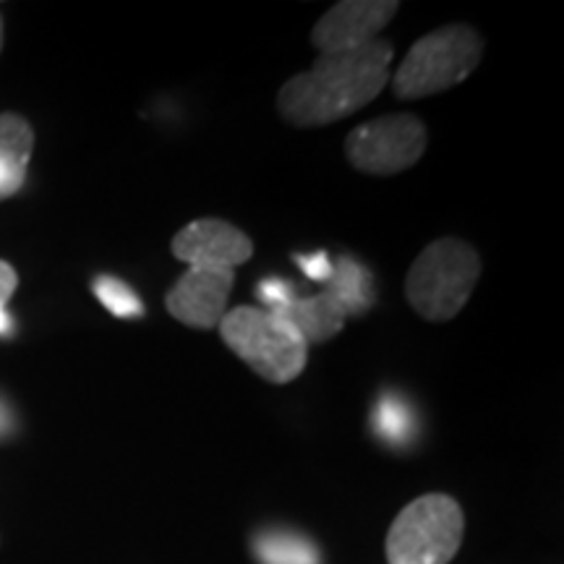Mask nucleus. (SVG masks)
Segmentation results:
<instances>
[{"label":"nucleus","instance_id":"2eb2a0df","mask_svg":"<svg viewBox=\"0 0 564 564\" xmlns=\"http://www.w3.org/2000/svg\"><path fill=\"white\" fill-rule=\"evenodd\" d=\"M91 291H95V295L110 314L121 316V319H133V316L144 314V303H141L139 295L123 280L97 278Z\"/></svg>","mask_w":564,"mask_h":564},{"label":"nucleus","instance_id":"4468645a","mask_svg":"<svg viewBox=\"0 0 564 564\" xmlns=\"http://www.w3.org/2000/svg\"><path fill=\"white\" fill-rule=\"evenodd\" d=\"M253 552L262 564H322L319 549L306 535L291 531H267L257 535Z\"/></svg>","mask_w":564,"mask_h":564},{"label":"nucleus","instance_id":"39448f33","mask_svg":"<svg viewBox=\"0 0 564 564\" xmlns=\"http://www.w3.org/2000/svg\"><path fill=\"white\" fill-rule=\"evenodd\" d=\"M463 510L444 494H426L398 514L387 533L390 564H447L463 541Z\"/></svg>","mask_w":564,"mask_h":564},{"label":"nucleus","instance_id":"20e7f679","mask_svg":"<svg viewBox=\"0 0 564 564\" xmlns=\"http://www.w3.org/2000/svg\"><path fill=\"white\" fill-rule=\"evenodd\" d=\"M481 53V40L468 26L436 30L411 47L394 74V91L400 100H419L455 87L474 74Z\"/></svg>","mask_w":564,"mask_h":564},{"label":"nucleus","instance_id":"f8f14e48","mask_svg":"<svg viewBox=\"0 0 564 564\" xmlns=\"http://www.w3.org/2000/svg\"><path fill=\"white\" fill-rule=\"evenodd\" d=\"M324 293H329L340 303L345 316L369 312L373 303V280L369 267L352 257H343L340 262L333 264V278L327 280Z\"/></svg>","mask_w":564,"mask_h":564},{"label":"nucleus","instance_id":"aec40b11","mask_svg":"<svg viewBox=\"0 0 564 564\" xmlns=\"http://www.w3.org/2000/svg\"><path fill=\"white\" fill-rule=\"evenodd\" d=\"M9 429H11V413H9V408L0 403V434H6Z\"/></svg>","mask_w":564,"mask_h":564},{"label":"nucleus","instance_id":"ddd939ff","mask_svg":"<svg viewBox=\"0 0 564 564\" xmlns=\"http://www.w3.org/2000/svg\"><path fill=\"white\" fill-rule=\"evenodd\" d=\"M371 432L390 447H408L419 432L413 405L400 392L387 390L371 411Z\"/></svg>","mask_w":564,"mask_h":564},{"label":"nucleus","instance_id":"9d476101","mask_svg":"<svg viewBox=\"0 0 564 564\" xmlns=\"http://www.w3.org/2000/svg\"><path fill=\"white\" fill-rule=\"evenodd\" d=\"M34 133L24 118L3 112L0 116V199H9L24 186Z\"/></svg>","mask_w":564,"mask_h":564},{"label":"nucleus","instance_id":"7ed1b4c3","mask_svg":"<svg viewBox=\"0 0 564 564\" xmlns=\"http://www.w3.org/2000/svg\"><path fill=\"white\" fill-rule=\"evenodd\" d=\"M223 340L267 382H293L303 371L308 345L285 319L264 308L241 306L220 319Z\"/></svg>","mask_w":564,"mask_h":564},{"label":"nucleus","instance_id":"f257e3e1","mask_svg":"<svg viewBox=\"0 0 564 564\" xmlns=\"http://www.w3.org/2000/svg\"><path fill=\"white\" fill-rule=\"evenodd\" d=\"M392 45L373 40L348 53H322L278 95L280 116L293 126H327L352 116L384 89Z\"/></svg>","mask_w":564,"mask_h":564},{"label":"nucleus","instance_id":"0eeeda50","mask_svg":"<svg viewBox=\"0 0 564 564\" xmlns=\"http://www.w3.org/2000/svg\"><path fill=\"white\" fill-rule=\"evenodd\" d=\"M398 3L387 0H348L337 3L314 26V45L322 53H348L369 45L390 24Z\"/></svg>","mask_w":564,"mask_h":564},{"label":"nucleus","instance_id":"a211bd4d","mask_svg":"<svg viewBox=\"0 0 564 564\" xmlns=\"http://www.w3.org/2000/svg\"><path fill=\"white\" fill-rule=\"evenodd\" d=\"M17 272H13L11 264L0 262V306H6L9 303V299L13 295V291H17Z\"/></svg>","mask_w":564,"mask_h":564},{"label":"nucleus","instance_id":"f3484780","mask_svg":"<svg viewBox=\"0 0 564 564\" xmlns=\"http://www.w3.org/2000/svg\"><path fill=\"white\" fill-rule=\"evenodd\" d=\"M295 262H299L301 272L306 274L308 280H314V282H327L329 278H333V262H329L327 251L299 253V257H295Z\"/></svg>","mask_w":564,"mask_h":564},{"label":"nucleus","instance_id":"423d86ee","mask_svg":"<svg viewBox=\"0 0 564 564\" xmlns=\"http://www.w3.org/2000/svg\"><path fill=\"white\" fill-rule=\"evenodd\" d=\"M426 150V129L419 118L384 116L350 131L345 154L350 165L371 175H392L408 171Z\"/></svg>","mask_w":564,"mask_h":564},{"label":"nucleus","instance_id":"412c9836","mask_svg":"<svg viewBox=\"0 0 564 564\" xmlns=\"http://www.w3.org/2000/svg\"><path fill=\"white\" fill-rule=\"evenodd\" d=\"M0 47H3V21H0Z\"/></svg>","mask_w":564,"mask_h":564},{"label":"nucleus","instance_id":"6e6552de","mask_svg":"<svg viewBox=\"0 0 564 564\" xmlns=\"http://www.w3.org/2000/svg\"><path fill=\"white\" fill-rule=\"evenodd\" d=\"M232 280V270L188 267V272L167 293V312L188 327L212 329L225 316Z\"/></svg>","mask_w":564,"mask_h":564},{"label":"nucleus","instance_id":"f03ea898","mask_svg":"<svg viewBox=\"0 0 564 564\" xmlns=\"http://www.w3.org/2000/svg\"><path fill=\"white\" fill-rule=\"evenodd\" d=\"M481 259L457 238H440L421 251L405 280L408 303L429 322H447L460 314L474 293Z\"/></svg>","mask_w":564,"mask_h":564},{"label":"nucleus","instance_id":"6ab92c4d","mask_svg":"<svg viewBox=\"0 0 564 564\" xmlns=\"http://www.w3.org/2000/svg\"><path fill=\"white\" fill-rule=\"evenodd\" d=\"M11 333H13V319L9 316V312H6V306H0V337Z\"/></svg>","mask_w":564,"mask_h":564},{"label":"nucleus","instance_id":"9b49d317","mask_svg":"<svg viewBox=\"0 0 564 564\" xmlns=\"http://www.w3.org/2000/svg\"><path fill=\"white\" fill-rule=\"evenodd\" d=\"M303 337V343H324L335 337L345 324V312L329 293H319L314 299L295 301L291 308L278 314Z\"/></svg>","mask_w":564,"mask_h":564},{"label":"nucleus","instance_id":"dca6fc26","mask_svg":"<svg viewBox=\"0 0 564 564\" xmlns=\"http://www.w3.org/2000/svg\"><path fill=\"white\" fill-rule=\"evenodd\" d=\"M259 301L264 303V312L272 314H282L285 308H291L295 301V285L291 280H280V278H267L259 282L257 288Z\"/></svg>","mask_w":564,"mask_h":564},{"label":"nucleus","instance_id":"1a4fd4ad","mask_svg":"<svg viewBox=\"0 0 564 564\" xmlns=\"http://www.w3.org/2000/svg\"><path fill=\"white\" fill-rule=\"evenodd\" d=\"M173 253L192 267L232 270L249 262L253 253L251 238L225 220H194L173 238Z\"/></svg>","mask_w":564,"mask_h":564}]
</instances>
